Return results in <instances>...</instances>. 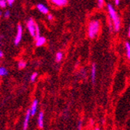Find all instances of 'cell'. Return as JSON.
<instances>
[{
    "mask_svg": "<svg viewBox=\"0 0 130 130\" xmlns=\"http://www.w3.org/2000/svg\"><path fill=\"white\" fill-rule=\"evenodd\" d=\"M107 8H108V11L109 15H110V18L113 23L114 30L115 32H119L120 30V27H121V20L119 18V15L117 13V12L115 11V9H114L112 5L108 4Z\"/></svg>",
    "mask_w": 130,
    "mask_h": 130,
    "instance_id": "6da1fadb",
    "label": "cell"
},
{
    "mask_svg": "<svg viewBox=\"0 0 130 130\" xmlns=\"http://www.w3.org/2000/svg\"><path fill=\"white\" fill-rule=\"evenodd\" d=\"M101 23L98 20H91L88 24L87 28V34L90 39H94L100 31Z\"/></svg>",
    "mask_w": 130,
    "mask_h": 130,
    "instance_id": "7a4b0ae2",
    "label": "cell"
},
{
    "mask_svg": "<svg viewBox=\"0 0 130 130\" xmlns=\"http://www.w3.org/2000/svg\"><path fill=\"white\" fill-rule=\"evenodd\" d=\"M38 24L34 22V20L33 19H29L27 23V28L28 29V32H30V34L31 37H36L37 36V27H38Z\"/></svg>",
    "mask_w": 130,
    "mask_h": 130,
    "instance_id": "3957f363",
    "label": "cell"
},
{
    "mask_svg": "<svg viewBox=\"0 0 130 130\" xmlns=\"http://www.w3.org/2000/svg\"><path fill=\"white\" fill-rule=\"evenodd\" d=\"M23 37V27L21 24L17 25V34H16V37L14 39V45L18 46L22 40Z\"/></svg>",
    "mask_w": 130,
    "mask_h": 130,
    "instance_id": "277c9868",
    "label": "cell"
},
{
    "mask_svg": "<svg viewBox=\"0 0 130 130\" xmlns=\"http://www.w3.org/2000/svg\"><path fill=\"white\" fill-rule=\"evenodd\" d=\"M37 9L41 13L44 14V15H48V12H49V9H48V8L42 3H38L37 5Z\"/></svg>",
    "mask_w": 130,
    "mask_h": 130,
    "instance_id": "5b68a950",
    "label": "cell"
},
{
    "mask_svg": "<svg viewBox=\"0 0 130 130\" xmlns=\"http://www.w3.org/2000/svg\"><path fill=\"white\" fill-rule=\"evenodd\" d=\"M51 3L56 6L63 7L68 4V0H51Z\"/></svg>",
    "mask_w": 130,
    "mask_h": 130,
    "instance_id": "8992f818",
    "label": "cell"
},
{
    "mask_svg": "<svg viewBox=\"0 0 130 130\" xmlns=\"http://www.w3.org/2000/svg\"><path fill=\"white\" fill-rule=\"evenodd\" d=\"M30 116H31L30 109H28L27 113H26V116H25V119H24V122H23V130H27V129L28 123H29V119L30 118Z\"/></svg>",
    "mask_w": 130,
    "mask_h": 130,
    "instance_id": "52a82bcc",
    "label": "cell"
},
{
    "mask_svg": "<svg viewBox=\"0 0 130 130\" xmlns=\"http://www.w3.org/2000/svg\"><path fill=\"white\" fill-rule=\"evenodd\" d=\"M96 74H97V67L95 63H93L91 66V71H90V78H91V81L93 84H95Z\"/></svg>",
    "mask_w": 130,
    "mask_h": 130,
    "instance_id": "ba28073f",
    "label": "cell"
},
{
    "mask_svg": "<svg viewBox=\"0 0 130 130\" xmlns=\"http://www.w3.org/2000/svg\"><path fill=\"white\" fill-rule=\"evenodd\" d=\"M45 43H46V38L44 37L40 36L37 39H35V45L37 47L42 46L43 45L45 44Z\"/></svg>",
    "mask_w": 130,
    "mask_h": 130,
    "instance_id": "9c48e42d",
    "label": "cell"
},
{
    "mask_svg": "<svg viewBox=\"0 0 130 130\" xmlns=\"http://www.w3.org/2000/svg\"><path fill=\"white\" fill-rule=\"evenodd\" d=\"M38 101L37 99H34L33 103H32V105H31V107H30L31 116L35 115V113L37 111V108H38Z\"/></svg>",
    "mask_w": 130,
    "mask_h": 130,
    "instance_id": "30bf717a",
    "label": "cell"
},
{
    "mask_svg": "<svg viewBox=\"0 0 130 130\" xmlns=\"http://www.w3.org/2000/svg\"><path fill=\"white\" fill-rule=\"evenodd\" d=\"M38 124V127L40 128H43V127H44V112L43 111H40V113H39Z\"/></svg>",
    "mask_w": 130,
    "mask_h": 130,
    "instance_id": "8fae6325",
    "label": "cell"
},
{
    "mask_svg": "<svg viewBox=\"0 0 130 130\" xmlns=\"http://www.w3.org/2000/svg\"><path fill=\"white\" fill-rule=\"evenodd\" d=\"M125 50H126V57L128 60H130V43L125 42Z\"/></svg>",
    "mask_w": 130,
    "mask_h": 130,
    "instance_id": "7c38bea8",
    "label": "cell"
},
{
    "mask_svg": "<svg viewBox=\"0 0 130 130\" xmlns=\"http://www.w3.org/2000/svg\"><path fill=\"white\" fill-rule=\"evenodd\" d=\"M17 67L19 69H23L27 67V62L23 60H20L18 61V63H17Z\"/></svg>",
    "mask_w": 130,
    "mask_h": 130,
    "instance_id": "4fadbf2b",
    "label": "cell"
},
{
    "mask_svg": "<svg viewBox=\"0 0 130 130\" xmlns=\"http://www.w3.org/2000/svg\"><path fill=\"white\" fill-rule=\"evenodd\" d=\"M62 58H63V54L62 52H60V51L57 52L56 54H55V61L57 63H58V62L62 61Z\"/></svg>",
    "mask_w": 130,
    "mask_h": 130,
    "instance_id": "5bb4252c",
    "label": "cell"
},
{
    "mask_svg": "<svg viewBox=\"0 0 130 130\" xmlns=\"http://www.w3.org/2000/svg\"><path fill=\"white\" fill-rule=\"evenodd\" d=\"M8 74V71L5 67H0V76L4 77Z\"/></svg>",
    "mask_w": 130,
    "mask_h": 130,
    "instance_id": "9a60e30c",
    "label": "cell"
},
{
    "mask_svg": "<svg viewBox=\"0 0 130 130\" xmlns=\"http://www.w3.org/2000/svg\"><path fill=\"white\" fill-rule=\"evenodd\" d=\"M37 77H38V73L37 72H34V73H33V74L30 75V80L31 82H34L35 80L37 79Z\"/></svg>",
    "mask_w": 130,
    "mask_h": 130,
    "instance_id": "2e32d148",
    "label": "cell"
},
{
    "mask_svg": "<svg viewBox=\"0 0 130 130\" xmlns=\"http://www.w3.org/2000/svg\"><path fill=\"white\" fill-rule=\"evenodd\" d=\"M8 5V3L6 0H0V7L2 9H4Z\"/></svg>",
    "mask_w": 130,
    "mask_h": 130,
    "instance_id": "e0dca14e",
    "label": "cell"
},
{
    "mask_svg": "<svg viewBox=\"0 0 130 130\" xmlns=\"http://www.w3.org/2000/svg\"><path fill=\"white\" fill-rule=\"evenodd\" d=\"M104 0H97V6H98V8L101 9L104 6Z\"/></svg>",
    "mask_w": 130,
    "mask_h": 130,
    "instance_id": "ac0fdd59",
    "label": "cell"
},
{
    "mask_svg": "<svg viewBox=\"0 0 130 130\" xmlns=\"http://www.w3.org/2000/svg\"><path fill=\"white\" fill-rule=\"evenodd\" d=\"M3 16L6 18V19H8L9 18V16H10V11L9 10H6V12L3 13Z\"/></svg>",
    "mask_w": 130,
    "mask_h": 130,
    "instance_id": "d6986e66",
    "label": "cell"
},
{
    "mask_svg": "<svg viewBox=\"0 0 130 130\" xmlns=\"http://www.w3.org/2000/svg\"><path fill=\"white\" fill-rule=\"evenodd\" d=\"M47 18H48V20H49V21H52V20H53V19H54V16H53L52 14L48 13V14L47 15Z\"/></svg>",
    "mask_w": 130,
    "mask_h": 130,
    "instance_id": "ffe728a7",
    "label": "cell"
},
{
    "mask_svg": "<svg viewBox=\"0 0 130 130\" xmlns=\"http://www.w3.org/2000/svg\"><path fill=\"white\" fill-rule=\"evenodd\" d=\"M6 1H7V3H8V5H9V6H12L13 5L14 2H15V0H6Z\"/></svg>",
    "mask_w": 130,
    "mask_h": 130,
    "instance_id": "44dd1931",
    "label": "cell"
},
{
    "mask_svg": "<svg viewBox=\"0 0 130 130\" xmlns=\"http://www.w3.org/2000/svg\"><path fill=\"white\" fill-rule=\"evenodd\" d=\"M115 3L116 6H119V3H120V0H115Z\"/></svg>",
    "mask_w": 130,
    "mask_h": 130,
    "instance_id": "7402d4cb",
    "label": "cell"
},
{
    "mask_svg": "<svg viewBox=\"0 0 130 130\" xmlns=\"http://www.w3.org/2000/svg\"><path fill=\"white\" fill-rule=\"evenodd\" d=\"M128 37H130V23H129V26H128Z\"/></svg>",
    "mask_w": 130,
    "mask_h": 130,
    "instance_id": "603a6c76",
    "label": "cell"
},
{
    "mask_svg": "<svg viewBox=\"0 0 130 130\" xmlns=\"http://www.w3.org/2000/svg\"><path fill=\"white\" fill-rule=\"evenodd\" d=\"M3 57V52L2 51V50H0V58Z\"/></svg>",
    "mask_w": 130,
    "mask_h": 130,
    "instance_id": "cb8c5ba5",
    "label": "cell"
},
{
    "mask_svg": "<svg viewBox=\"0 0 130 130\" xmlns=\"http://www.w3.org/2000/svg\"><path fill=\"white\" fill-rule=\"evenodd\" d=\"M81 126H82V125H81V122H79V125H78V129L79 130H81Z\"/></svg>",
    "mask_w": 130,
    "mask_h": 130,
    "instance_id": "d4e9b609",
    "label": "cell"
},
{
    "mask_svg": "<svg viewBox=\"0 0 130 130\" xmlns=\"http://www.w3.org/2000/svg\"><path fill=\"white\" fill-rule=\"evenodd\" d=\"M2 15H3V12H2L1 11H0V17H1Z\"/></svg>",
    "mask_w": 130,
    "mask_h": 130,
    "instance_id": "484cf974",
    "label": "cell"
},
{
    "mask_svg": "<svg viewBox=\"0 0 130 130\" xmlns=\"http://www.w3.org/2000/svg\"><path fill=\"white\" fill-rule=\"evenodd\" d=\"M95 130H100V129L98 128H95Z\"/></svg>",
    "mask_w": 130,
    "mask_h": 130,
    "instance_id": "4316f807",
    "label": "cell"
}]
</instances>
